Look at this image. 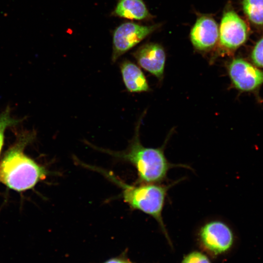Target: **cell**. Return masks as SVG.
<instances>
[{"label": "cell", "instance_id": "cell-2", "mask_svg": "<svg viewBox=\"0 0 263 263\" xmlns=\"http://www.w3.org/2000/svg\"><path fill=\"white\" fill-rule=\"evenodd\" d=\"M143 117L141 116L138 120L133 137L127 149L120 152L100 150L132 164L136 169L140 183H160L166 179L168 171L174 167L190 169L186 165L174 164L168 161L164 149L169 137L164 145L159 148H148L142 145L139 138V129Z\"/></svg>", "mask_w": 263, "mask_h": 263}, {"label": "cell", "instance_id": "cell-14", "mask_svg": "<svg viewBox=\"0 0 263 263\" xmlns=\"http://www.w3.org/2000/svg\"><path fill=\"white\" fill-rule=\"evenodd\" d=\"M251 59L257 66L263 67V38L255 45L251 54Z\"/></svg>", "mask_w": 263, "mask_h": 263}, {"label": "cell", "instance_id": "cell-10", "mask_svg": "<svg viewBox=\"0 0 263 263\" xmlns=\"http://www.w3.org/2000/svg\"><path fill=\"white\" fill-rule=\"evenodd\" d=\"M120 69L123 82L129 92L141 93L150 90L146 76L135 64L124 59L120 64Z\"/></svg>", "mask_w": 263, "mask_h": 263}, {"label": "cell", "instance_id": "cell-11", "mask_svg": "<svg viewBox=\"0 0 263 263\" xmlns=\"http://www.w3.org/2000/svg\"><path fill=\"white\" fill-rule=\"evenodd\" d=\"M113 15L129 19L143 20L150 17L143 0H119Z\"/></svg>", "mask_w": 263, "mask_h": 263}, {"label": "cell", "instance_id": "cell-7", "mask_svg": "<svg viewBox=\"0 0 263 263\" xmlns=\"http://www.w3.org/2000/svg\"><path fill=\"white\" fill-rule=\"evenodd\" d=\"M204 246L215 254L225 252L232 246L233 234L229 227L220 221H213L205 224L199 232Z\"/></svg>", "mask_w": 263, "mask_h": 263}, {"label": "cell", "instance_id": "cell-3", "mask_svg": "<svg viewBox=\"0 0 263 263\" xmlns=\"http://www.w3.org/2000/svg\"><path fill=\"white\" fill-rule=\"evenodd\" d=\"M101 172L122 190V197L125 203L133 209H136L153 218L160 225L166 237V232L162 217V211L167 193L175 183L163 185L159 183H139L127 184L119 180L113 174L99 168Z\"/></svg>", "mask_w": 263, "mask_h": 263}, {"label": "cell", "instance_id": "cell-12", "mask_svg": "<svg viewBox=\"0 0 263 263\" xmlns=\"http://www.w3.org/2000/svg\"><path fill=\"white\" fill-rule=\"evenodd\" d=\"M243 10L253 23L263 25V0H244Z\"/></svg>", "mask_w": 263, "mask_h": 263}, {"label": "cell", "instance_id": "cell-13", "mask_svg": "<svg viewBox=\"0 0 263 263\" xmlns=\"http://www.w3.org/2000/svg\"><path fill=\"white\" fill-rule=\"evenodd\" d=\"M18 122L19 120L11 117L9 109H6L0 114V153L3 144L4 133L5 129L9 126L15 124Z\"/></svg>", "mask_w": 263, "mask_h": 263}, {"label": "cell", "instance_id": "cell-16", "mask_svg": "<svg viewBox=\"0 0 263 263\" xmlns=\"http://www.w3.org/2000/svg\"><path fill=\"white\" fill-rule=\"evenodd\" d=\"M105 263H126L118 259H112L105 262Z\"/></svg>", "mask_w": 263, "mask_h": 263}, {"label": "cell", "instance_id": "cell-4", "mask_svg": "<svg viewBox=\"0 0 263 263\" xmlns=\"http://www.w3.org/2000/svg\"><path fill=\"white\" fill-rule=\"evenodd\" d=\"M156 25L145 26L132 22L117 26L113 35L112 62L114 63L124 54L134 47L157 28Z\"/></svg>", "mask_w": 263, "mask_h": 263}, {"label": "cell", "instance_id": "cell-6", "mask_svg": "<svg viewBox=\"0 0 263 263\" xmlns=\"http://www.w3.org/2000/svg\"><path fill=\"white\" fill-rule=\"evenodd\" d=\"M247 33L246 24L234 11L224 14L219 28V43L223 48L236 50L245 42Z\"/></svg>", "mask_w": 263, "mask_h": 263}, {"label": "cell", "instance_id": "cell-1", "mask_svg": "<svg viewBox=\"0 0 263 263\" xmlns=\"http://www.w3.org/2000/svg\"><path fill=\"white\" fill-rule=\"evenodd\" d=\"M34 136L22 132L0 161V183L10 189L23 191L33 188L48 174L45 168L26 155L23 150Z\"/></svg>", "mask_w": 263, "mask_h": 263}, {"label": "cell", "instance_id": "cell-5", "mask_svg": "<svg viewBox=\"0 0 263 263\" xmlns=\"http://www.w3.org/2000/svg\"><path fill=\"white\" fill-rule=\"evenodd\" d=\"M227 72L234 87L242 92H251L263 84V71L241 58L229 62Z\"/></svg>", "mask_w": 263, "mask_h": 263}, {"label": "cell", "instance_id": "cell-15", "mask_svg": "<svg viewBox=\"0 0 263 263\" xmlns=\"http://www.w3.org/2000/svg\"><path fill=\"white\" fill-rule=\"evenodd\" d=\"M182 263H210L205 255L199 252H193L183 260Z\"/></svg>", "mask_w": 263, "mask_h": 263}, {"label": "cell", "instance_id": "cell-9", "mask_svg": "<svg viewBox=\"0 0 263 263\" xmlns=\"http://www.w3.org/2000/svg\"><path fill=\"white\" fill-rule=\"evenodd\" d=\"M190 35L192 44L196 49L208 51L213 48L219 40V28L213 18L201 17L192 27Z\"/></svg>", "mask_w": 263, "mask_h": 263}, {"label": "cell", "instance_id": "cell-8", "mask_svg": "<svg viewBox=\"0 0 263 263\" xmlns=\"http://www.w3.org/2000/svg\"><path fill=\"white\" fill-rule=\"evenodd\" d=\"M133 56L143 69L159 80L163 79L166 53L162 46L157 43H147L138 48L133 53Z\"/></svg>", "mask_w": 263, "mask_h": 263}]
</instances>
